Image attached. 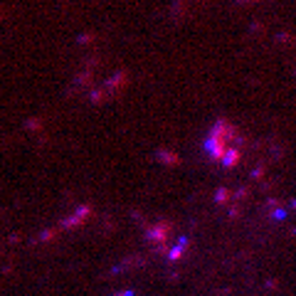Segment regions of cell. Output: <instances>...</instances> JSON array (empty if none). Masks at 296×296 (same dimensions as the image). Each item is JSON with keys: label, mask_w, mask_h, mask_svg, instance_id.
I'll return each instance as SVG.
<instances>
[{"label": "cell", "mask_w": 296, "mask_h": 296, "mask_svg": "<svg viewBox=\"0 0 296 296\" xmlns=\"http://www.w3.org/2000/svg\"><path fill=\"white\" fill-rule=\"evenodd\" d=\"M210 151L217 161L222 163H235L237 161V151H240V146H237V133L230 124H217L210 133Z\"/></svg>", "instance_id": "cell-1"}]
</instances>
